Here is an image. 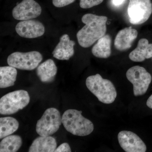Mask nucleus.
Returning a JSON list of instances; mask_svg holds the SVG:
<instances>
[{
	"instance_id": "f257e3e1",
	"label": "nucleus",
	"mask_w": 152,
	"mask_h": 152,
	"mask_svg": "<svg viewBox=\"0 0 152 152\" xmlns=\"http://www.w3.org/2000/svg\"><path fill=\"white\" fill-rule=\"evenodd\" d=\"M107 18L92 14H87L82 17L85 26L77 34L79 45L84 48H89L102 37L107 31Z\"/></svg>"
},
{
	"instance_id": "f03ea898",
	"label": "nucleus",
	"mask_w": 152,
	"mask_h": 152,
	"mask_svg": "<svg viewBox=\"0 0 152 152\" xmlns=\"http://www.w3.org/2000/svg\"><path fill=\"white\" fill-rule=\"evenodd\" d=\"M82 111L67 110L63 114L62 121L66 130L74 135L84 137L89 135L94 129L93 123L82 115Z\"/></svg>"
},
{
	"instance_id": "7ed1b4c3",
	"label": "nucleus",
	"mask_w": 152,
	"mask_h": 152,
	"mask_svg": "<svg viewBox=\"0 0 152 152\" xmlns=\"http://www.w3.org/2000/svg\"><path fill=\"white\" fill-rule=\"evenodd\" d=\"M86 85L90 91L103 103L111 104L116 98V90L113 83L103 78L99 74L88 77Z\"/></svg>"
},
{
	"instance_id": "20e7f679",
	"label": "nucleus",
	"mask_w": 152,
	"mask_h": 152,
	"mask_svg": "<svg viewBox=\"0 0 152 152\" xmlns=\"http://www.w3.org/2000/svg\"><path fill=\"white\" fill-rule=\"evenodd\" d=\"M30 100L28 93L24 90L9 93L1 98L0 114L9 115L15 113L26 107Z\"/></svg>"
},
{
	"instance_id": "39448f33",
	"label": "nucleus",
	"mask_w": 152,
	"mask_h": 152,
	"mask_svg": "<svg viewBox=\"0 0 152 152\" xmlns=\"http://www.w3.org/2000/svg\"><path fill=\"white\" fill-rule=\"evenodd\" d=\"M62 123L59 111L54 108H50L46 110L42 118L38 120L36 131L41 136H50L58 130Z\"/></svg>"
},
{
	"instance_id": "423d86ee",
	"label": "nucleus",
	"mask_w": 152,
	"mask_h": 152,
	"mask_svg": "<svg viewBox=\"0 0 152 152\" xmlns=\"http://www.w3.org/2000/svg\"><path fill=\"white\" fill-rule=\"evenodd\" d=\"M42 54L38 51L27 53L17 52L8 57L9 66L23 70H33L37 67L42 60Z\"/></svg>"
},
{
	"instance_id": "0eeeda50",
	"label": "nucleus",
	"mask_w": 152,
	"mask_h": 152,
	"mask_svg": "<svg viewBox=\"0 0 152 152\" xmlns=\"http://www.w3.org/2000/svg\"><path fill=\"white\" fill-rule=\"evenodd\" d=\"M126 76L133 85L134 94L135 96H142L146 93L151 82L152 77L145 69L140 66H134L128 70Z\"/></svg>"
},
{
	"instance_id": "6e6552de",
	"label": "nucleus",
	"mask_w": 152,
	"mask_h": 152,
	"mask_svg": "<svg viewBox=\"0 0 152 152\" xmlns=\"http://www.w3.org/2000/svg\"><path fill=\"white\" fill-rule=\"evenodd\" d=\"M127 12L131 23L134 25L144 23L152 13L151 1L130 0Z\"/></svg>"
},
{
	"instance_id": "1a4fd4ad",
	"label": "nucleus",
	"mask_w": 152,
	"mask_h": 152,
	"mask_svg": "<svg viewBox=\"0 0 152 152\" xmlns=\"http://www.w3.org/2000/svg\"><path fill=\"white\" fill-rule=\"evenodd\" d=\"M42 8L34 0H23L12 10V16L18 20H26L37 18L42 13Z\"/></svg>"
},
{
	"instance_id": "9d476101",
	"label": "nucleus",
	"mask_w": 152,
	"mask_h": 152,
	"mask_svg": "<svg viewBox=\"0 0 152 152\" xmlns=\"http://www.w3.org/2000/svg\"><path fill=\"white\" fill-rule=\"evenodd\" d=\"M118 140L125 152H145L147 147L140 138L130 131H122L118 134Z\"/></svg>"
},
{
	"instance_id": "9b49d317",
	"label": "nucleus",
	"mask_w": 152,
	"mask_h": 152,
	"mask_svg": "<svg viewBox=\"0 0 152 152\" xmlns=\"http://www.w3.org/2000/svg\"><path fill=\"white\" fill-rule=\"evenodd\" d=\"M15 30L22 37L34 39L42 36L45 27L40 22L31 19L19 22L16 26Z\"/></svg>"
},
{
	"instance_id": "f8f14e48",
	"label": "nucleus",
	"mask_w": 152,
	"mask_h": 152,
	"mask_svg": "<svg viewBox=\"0 0 152 152\" xmlns=\"http://www.w3.org/2000/svg\"><path fill=\"white\" fill-rule=\"evenodd\" d=\"M138 36V32L132 27L121 30L115 38L114 45L117 50L121 51L130 48Z\"/></svg>"
},
{
	"instance_id": "ddd939ff",
	"label": "nucleus",
	"mask_w": 152,
	"mask_h": 152,
	"mask_svg": "<svg viewBox=\"0 0 152 152\" xmlns=\"http://www.w3.org/2000/svg\"><path fill=\"white\" fill-rule=\"evenodd\" d=\"M75 41L71 40L68 34H64L60 39V42L53 51L52 54L56 58L60 60H69L73 56Z\"/></svg>"
},
{
	"instance_id": "4468645a",
	"label": "nucleus",
	"mask_w": 152,
	"mask_h": 152,
	"mask_svg": "<svg viewBox=\"0 0 152 152\" xmlns=\"http://www.w3.org/2000/svg\"><path fill=\"white\" fill-rule=\"evenodd\" d=\"M129 58L133 61L137 62L152 58V44H150L146 39H140L137 48L129 54Z\"/></svg>"
},
{
	"instance_id": "2eb2a0df",
	"label": "nucleus",
	"mask_w": 152,
	"mask_h": 152,
	"mask_svg": "<svg viewBox=\"0 0 152 152\" xmlns=\"http://www.w3.org/2000/svg\"><path fill=\"white\" fill-rule=\"evenodd\" d=\"M56 139L51 136H41L33 141L29 152H53L57 148Z\"/></svg>"
},
{
	"instance_id": "dca6fc26",
	"label": "nucleus",
	"mask_w": 152,
	"mask_h": 152,
	"mask_svg": "<svg viewBox=\"0 0 152 152\" xmlns=\"http://www.w3.org/2000/svg\"><path fill=\"white\" fill-rule=\"evenodd\" d=\"M57 72V67L53 60L49 59L38 66L37 74L40 80L45 83L54 80Z\"/></svg>"
},
{
	"instance_id": "f3484780",
	"label": "nucleus",
	"mask_w": 152,
	"mask_h": 152,
	"mask_svg": "<svg viewBox=\"0 0 152 152\" xmlns=\"http://www.w3.org/2000/svg\"><path fill=\"white\" fill-rule=\"evenodd\" d=\"M112 39L108 34L99 39L93 47L92 53L94 56L101 58H107L111 54Z\"/></svg>"
},
{
	"instance_id": "a211bd4d",
	"label": "nucleus",
	"mask_w": 152,
	"mask_h": 152,
	"mask_svg": "<svg viewBox=\"0 0 152 152\" xmlns=\"http://www.w3.org/2000/svg\"><path fill=\"white\" fill-rule=\"evenodd\" d=\"M17 71L11 66L0 67V88H5L12 86L16 80Z\"/></svg>"
},
{
	"instance_id": "6ab92c4d",
	"label": "nucleus",
	"mask_w": 152,
	"mask_h": 152,
	"mask_svg": "<svg viewBox=\"0 0 152 152\" xmlns=\"http://www.w3.org/2000/svg\"><path fill=\"white\" fill-rule=\"evenodd\" d=\"M19 124L15 118L11 117L0 118V139L10 135L18 129Z\"/></svg>"
},
{
	"instance_id": "aec40b11",
	"label": "nucleus",
	"mask_w": 152,
	"mask_h": 152,
	"mask_svg": "<svg viewBox=\"0 0 152 152\" xmlns=\"http://www.w3.org/2000/svg\"><path fill=\"white\" fill-rule=\"evenodd\" d=\"M22 145V140L20 136L14 135L4 138L0 143V152L18 151Z\"/></svg>"
},
{
	"instance_id": "412c9836",
	"label": "nucleus",
	"mask_w": 152,
	"mask_h": 152,
	"mask_svg": "<svg viewBox=\"0 0 152 152\" xmlns=\"http://www.w3.org/2000/svg\"><path fill=\"white\" fill-rule=\"evenodd\" d=\"M104 0H80V6L83 9H89L99 5Z\"/></svg>"
},
{
	"instance_id": "4be33fe9",
	"label": "nucleus",
	"mask_w": 152,
	"mask_h": 152,
	"mask_svg": "<svg viewBox=\"0 0 152 152\" xmlns=\"http://www.w3.org/2000/svg\"><path fill=\"white\" fill-rule=\"evenodd\" d=\"M75 0H53V4L56 7H63L69 5Z\"/></svg>"
},
{
	"instance_id": "5701e85b",
	"label": "nucleus",
	"mask_w": 152,
	"mask_h": 152,
	"mask_svg": "<svg viewBox=\"0 0 152 152\" xmlns=\"http://www.w3.org/2000/svg\"><path fill=\"white\" fill-rule=\"evenodd\" d=\"M71 149L69 144L67 143H64L60 145L59 146L56 148L55 152H71Z\"/></svg>"
},
{
	"instance_id": "b1692460",
	"label": "nucleus",
	"mask_w": 152,
	"mask_h": 152,
	"mask_svg": "<svg viewBox=\"0 0 152 152\" xmlns=\"http://www.w3.org/2000/svg\"><path fill=\"white\" fill-rule=\"evenodd\" d=\"M125 0H113V3L114 6L118 7L122 4Z\"/></svg>"
},
{
	"instance_id": "393cba45",
	"label": "nucleus",
	"mask_w": 152,
	"mask_h": 152,
	"mask_svg": "<svg viewBox=\"0 0 152 152\" xmlns=\"http://www.w3.org/2000/svg\"><path fill=\"white\" fill-rule=\"evenodd\" d=\"M147 105L150 108L152 109V95H151L147 100Z\"/></svg>"
}]
</instances>
